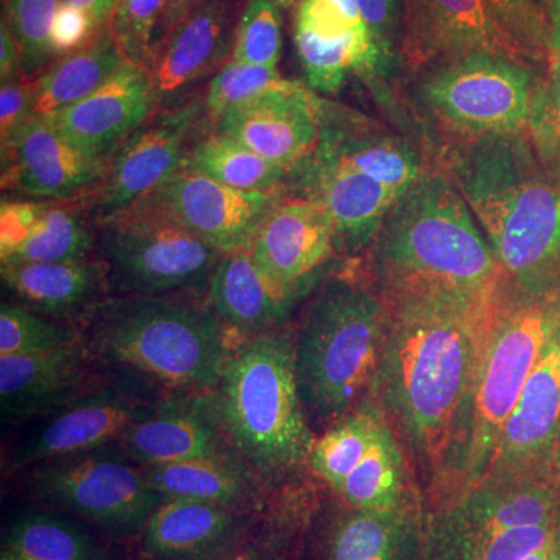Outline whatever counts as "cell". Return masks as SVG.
<instances>
[{
    "instance_id": "cell-1",
    "label": "cell",
    "mask_w": 560,
    "mask_h": 560,
    "mask_svg": "<svg viewBox=\"0 0 560 560\" xmlns=\"http://www.w3.org/2000/svg\"><path fill=\"white\" fill-rule=\"evenodd\" d=\"M489 311L490 305L475 312L389 311L374 400L404 448L427 508L466 488Z\"/></svg>"
},
{
    "instance_id": "cell-2",
    "label": "cell",
    "mask_w": 560,
    "mask_h": 560,
    "mask_svg": "<svg viewBox=\"0 0 560 560\" xmlns=\"http://www.w3.org/2000/svg\"><path fill=\"white\" fill-rule=\"evenodd\" d=\"M363 259L389 311H485L504 280L469 206L431 165L389 210Z\"/></svg>"
},
{
    "instance_id": "cell-3",
    "label": "cell",
    "mask_w": 560,
    "mask_h": 560,
    "mask_svg": "<svg viewBox=\"0 0 560 560\" xmlns=\"http://www.w3.org/2000/svg\"><path fill=\"white\" fill-rule=\"evenodd\" d=\"M419 147L469 206L504 282L560 290V176L540 164L528 135L420 139Z\"/></svg>"
},
{
    "instance_id": "cell-4",
    "label": "cell",
    "mask_w": 560,
    "mask_h": 560,
    "mask_svg": "<svg viewBox=\"0 0 560 560\" xmlns=\"http://www.w3.org/2000/svg\"><path fill=\"white\" fill-rule=\"evenodd\" d=\"M389 323L363 271L334 272L301 305L291 326L294 374L316 436L375 401Z\"/></svg>"
},
{
    "instance_id": "cell-5",
    "label": "cell",
    "mask_w": 560,
    "mask_h": 560,
    "mask_svg": "<svg viewBox=\"0 0 560 560\" xmlns=\"http://www.w3.org/2000/svg\"><path fill=\"white\" fill-rule=\"evenodd\" d=\"M79 327L103 368L131 372L165 393L215 389L238 342L209 302L173 294L105 298Z\"/></svg>"
},
{
    "instance_id": "cell-6",
    "label": "cell",
    "mask_w": 560,
    "mask_h": 560,
    "mask_svg": "<svg viewBox=\"0 0 560 560\" xmlns=\"http://www.w3.org/2000/svg\"><path fill=\"white\" fill-rule=\"evenodd\" d=\"M213 393L235 452L268 489L308 470L316 434L298 389L289 324L238 341Z\"/></svg>"
},
{
    "instance_id": "cell-7",
    "label": "cell",
    "mask_w": 560,
    "mask_h": 560,
    "mask_svg": "<svg viewBox=\"0 0 560 560\" xmlns=\"http://www.w3.org/2000/svg\"><path fill=\"white\" fill-rule=\"evenodd\" d=\"M541 68L506 55L474 51L412 73L411 101L422 139L477 140L528 130Z\"/></svg>"
},
{
    "instance_id": "cell-8",
    "label": "cell",
    "mask_w": 560,
    "mask_h": 560,
    "mask_svg": "<svg viewBox=\"0 0 560 560\" xmlns=\"http://www.w3.org/2000/svg\"><path fill=\"white\" fill-rule=\"evenodd\" d=\"M559 324L560 290H523L503 280L490 304L482 340L464 489L488 474L523 386Z\"/></svg>"
},
{
    "instance_id": "cell-9",
    "label": "cell",
    "mask_w": 560,
    "mask_h": 560,
    "mask_svg": "<svg viewBox=\"0 0 560 560\" xmlns=\"http://www.w3.org/2000/svg\"><path fill=\"white\" fill-rule=\"evenodd\" d=\"M32 499L79 515L113 536L142 534L167 500L116 445L43 460L16 475Z\"/></svg>"
},
{
    "instance_id": "cell-10",
    "label": "cell",
    "mask_w": 560,
    "mask_h": 560,
    "mask_svg": "<svg viewBox=\"0 0 560 560\" xmlns=\"http://www.w3.org/2000/svg\"><path fill=\"white\" fill-rule=\"evenodd\" d=\"M94 256L106 267L108 296H164L208 287L221 259L179 224L130 208L95 226Z\"/></svg>"
},
{
    "instance_id": "cell-11",
    "label": "cell",
    "mask_w": 560,
    "mask_h": 560,
    "mask_svg": "<svg viewBox=\"0 0 560 560\" xmlns=\"http://www.w3.org/2000/svg\"><path fill=\"white\" fill-rule=\"evenodd\" d=\"M165 394L131 372L108 370L75 400L18 427L3 448L2 474L16 477L43 460L116 444Z\"/></svg>"
},
{
    "instance_id": "cell-12",
    "label": "cell",
    "mask_w": 560,
    "mask_h": 560,
    "mask_svg": "<svg viewBox=\"0 0 560 560\" xmlns=\"http://www.w3.org/2000/svg\"><path fill=\"white\" fill-rule=\"evenodd\" d=\"M560 482L551 478H485L427 508L422 560H463L499 534L551 525Z\"/></svg>"
},
{
    "instance_id": "cell-13",
    "label": "cell",
    "mask_w": 560,
    "mask_h": 560,
    "mask_svg": "<svg viewBox=\"0 0 560 560\" xmlns=\"http://www.w3.org/2000/svg\"><path fill=\"white\" fill-rule=\"evenodd\" d=\"M213 125L205 98L171 103L125 140L101 183L81 194L94 226L130 208L186 167Z\"/></svg>"
},
{
    "instance_id": "cell-14",
    "label": "cell",
    "mask_w": 560,
    "mask_h": 560,
    "mask_svg": "<svg viewBox=\"0 0 560 560\" xmlns=\"http://www.w3.org/2000/svg\"><path fill=\"white\" fill-rule=\"evenodd\" d=\"M287 194L235 190L183 168L130 209L171 220L224 256L249 246L261 221Z\"/></svg>"
},
{
    "instance_id": "cell-15",
    "label": "cell",
    "mask_w": 560,
    "mask_h": 560,
    "mask_svg": "<svg viewBox=\"0 0 560 560\" xmlns=\"http://www.w3.org/2000/svg\"><path fill=\"white\" fill-rule=\"evenodd\" d=\"M425 510L412 501L393 510L320 503L305 530L304 560H422Z\"/></svg>"
},
{
    "instance_id": "cell-16",
    "label": "cell",
    "mask_w": 560,
    "mask_h": 560,
    "mask_svg": "<svg viewBox=\"0 0 560 560\" xmlns=\"http://www.w3.org/2000/svg\"><path fill=\"white\" fill-rule=\"evenodd\" d=\"M249 249L272 279L304 298L334 275L341 257L327 209L290 191L261 221Z\"/></svg>"
},
{
    "instance_id": "cell-17",
    "label": "cell",
    "mask_w": 560,
    "mask_h": 560,
    "mask_svg": "<svg viewBox=\"0 0 560 560\" xmlns=\"http://www.w3.org/2000/svg\"><path fill=\"white\" fill-rule=\"evenodd\" d=\"M474 51L506 55L533 65L486 0H404L400 65L408 75Z\"/></svg>"
},
{
    "instance_id": "cell-18",
    "label": "cell",
    "mask_w": 560,
    "mask_h": 560,
    "mask_svg": "<svg viewBox=\"0 0 560 560\" xmlns=\"http://www.w3.org/2000/svg\"><path fill=\"white\" fill-rule=\"evenodd\" d=\"M559 438L560 324L541 349L523 386L485 478L556 480L552 456Z\"/></svg>"
},
{
    "instance_id": "cell-19",
    "label": "cell",
    "mask_w": 560,
    "mask_h": 560,
    "mask_svg": "<svg viewBox=\"0 0 560 560\" xmlns=\"http://www.w3.org/2000/svg\"><path fill=\"white\" fill-rule=\"evenodd\" d=\"M108 165L44 117L33 116L2 142V187L27 197H79L101 183Z\"/></svg>"
},
{
    "instance_id": "cell-20",
    "label": "cell",
    "mask_w": 560,
    "mask_h": 560,
    "mask_svg": "<svg viewBox=\"0 0 560 560\" xmlns=\"http://www.w3.org/2000/svg\"><path fill=\"white\" fill-rule=\"evenodd\" d=\"M318 102L311 88L283 79L272 90L228 110L217 121L215 131L294 171L318 145Z\"/></svg>"
},
{
    "instance_id": "cell-21",
    "label": "cell",
    "mask_w": 560,
    "mask_h": 560,
    "mask_svg": "<svg viewBox=\"0 0 560 560\" xmlns=\"http://www.w3.org/2000/svg\"><path fill=\"white\" fill-rule=\"evenodd\" d=\"M114 445L139 466L241 456L224 429L213 389L165 394Z\"/></svg>"
},
{
    "instance_id": "cell-22",
    "label": "cell",
    "mask_w": 560,
    "mask_h": 560,
    "mask_svg": "<svg viewBox=\"0 0 560 560\" xmlns=\"http://www.w3.org/2000/svg\"><path fill=\"white\" fill-rule=\"evenodd\" d=\"M246 3L248 0H202L156 44L150 65L156 108L171 105L191 84L232 60Z\"/></svg>"
},
{
    "instance_id": "cell-23",
    "label": "cell",
    "mask_w": 560,
    "mask_h": 560,
    "mask_svg": "<svg viewBox=\"0 0 560 560\" xmlns=\"http://www.w3.org/2000/svg\"><path fill=\"white\" fill-rule=\"evenodd\" d=\"M79 341L25 355H0V416L3 427L24 425L65 407L106 374Z\"/></svg>"
},
{
    "instance_id": "cell-24",
    "label": "cell",
    "mask_w": 560,
    "mask_h": 560,
    "mask_svg": "<svg viewBox=\"0 0 560 560\" xmlns=\"http://www.w3.org/2000/svg\"><path fill=\"white\" fill-rule=\"evenodd\" d=\"M319 142L311 156L378 180L404 195L429 171L425 154L357 110L319 97Z\"/></svg>"
},
{
    "instance_id": "cell-25",
    "label": "cell",
    "mask_w": 560,
    "mask_h": 560,
    "mask_svg": "<svg viewBox=\"0 0 560 560\" xmlns=\"http://www.w3.org/2000/svg\"><path fill=\"white\" fill-rule=\"evenodd\" d=\"M289 191L319 201L329 212L341 257L360 259L377 238L401 195L341 165L308 156L291 175Z\"/></svg>"
},
{
    "instance_id": "cell-26",
    "label": "cell",
    "mask_w": 560,
    "mask_h": 560,
    "mask_svg": "<svg viewBox=\"0 0 560 560\" xmlns=\"http://www.w3.org/2000/svg\"><path fill=\"white\" fill-rule=\"evenodd\" d=\"M154 110L156 97L150 70L127 61L101 90L50 120L80 149L109 162Z\"/></svg>"
},
{
    "instance_id": "cell-27",
    "label": "cell",
    "mask_w": 560,
    "mask_h": 560,
    "mask_svg": "<svg viewBox=\"0 0 560 560\" xmlns=\"http://www.w3.org/2000/svg\"><path fill=\"white\" fill-rule=\"evenodd\" d=\"M83 197L68 200H3L0 265L83 260L94 256L95 231Z\"/></svg>"
},
{
    "instance_id": "cell-28",
    "label": "cell",
    "mask_w": 560,
    "mask_h": 560,
    "mask_svg": "<svg viewBox=\"0 0 560 560\" xmlns=\"http://www.w3.org/2000/svg\"><path fill=\"white\" fill-rule=\"evenodd\" d=\"M307 298L280 285L249 246L221 256L208 283V302L235 340L287 326Z\"/></svg>"
},
{
    "instance_id": "cell-29",
    "label": "cell",
    "mask_w": 560,
    "mask_h": 560,
    "mask_svg": "<svg viewBox=\"0 0 560 560\" xmlns=\"http://www.w3.org/2000/svg\"><path fill=\"white\" fill-rule=\"evenodd\" d=\"M248 522V511L167 499L150 515L142 544L156 560H217L241 547Z\"/></svg>"
},
{
    "instance_id": "cell-30",
    "label": "cell",
    "mask_w": 560,
    "mask_h": 560,
    "mask_svg": "<svg viewBox=\"0 0 560 560\" xmlns=\"http://www.w3.org/2000/svg\"><path fill=\"white\" fill-rule=\"evenodd\" d=\"M3 289L21 305L49 318L79 323L108 298V276L101 259L25 261L0 265Z\"/></svg>"
},
{
    "instance_id": "cell-31",
    "label": "cell",
    "mask_w": 560,
    "mask_h": 560,
    "mask_svg": "<svg viewBox=\"0 0 560 560\" xmlns=\"http://www.w3.org/2000/svg\"><path fill=\"white\" fill-rule=\"evenodd\" d=\"M142 467L151 488L164 499L206 501L250 512L270 490L237 455Z\"/></svg>"
},
{
    "instance_id": "cell-32",
    "label": "cell",
    "mask_w": 560,
    "mask_h": 560,
    "mask_svg": "<svg viewBox=\"0 0 560 560\" xmlns=\"http://www.w3.org/2000/svg\"><path fill=\"white\" fill-rule=\"evenodd\" d=\"M108 25L80 50L60 57L36 77L33 116L51 119L101 90L125 65Z\"/></svg>"
},
{
    "instance_id": "cell-33",
    "label": "cell",
    "mask_w": 560,
    "mask_h": 560,
    "mask_svg": "<svg viewBox=\"0 0 560 560\" xmlns=\"http://www.w3.org/2000/svg\"><path fill=\"white\" fill-rule=\"evenodd\" d=\"M331 493L360 510H393L422 500L388 420L383 422L366 456Z\"/></svg>"
},
{
    "instance_id": "cell-34",
    "label": "cell",
    "mask_w": 560,
    "mask_h": 560,
    "mask_svg": "<svg viewBox=\"0 0 560 560\" xmlns=\"http://www.w3.org/2000/svg\"><path fill=\"white\" fill-rule=\"evenodd\" d=\"M294 43L312 91L337 94L352 75L374 86L388 79L366 27L341 36H320L294 27Z\"/></svg>"
},
{
    "instance_id": "cell-35",
    "label": "cell",
    "mask_w": 560,
    "mask_h": 560,
    "mask_svg": "<svg viewBox=\"0 0 560 560\" xmlns=\"http://www.w3.org/2000/svg\"><path fill=\"white\" fill-rule=\"evenodd\" d=\"M184 168L242 191L289 190L293 175L291 168L272 164L237 140L215 130L195 145Z\"/></svg>"
},
{
    "instance_id": "cell-36",
    "label": "cell",
    "mask_w": 560,
    "mask_h": 560,
    "mask_svg": "<svg viewBox=\"0 0 560 560\" xmlns=\"http://www.w3.org/2000/svg\"><path fill=\"white\" fill-rule=\"evenodd\" d=\"M2 551L27 560H106L105 550L86 529L50 512L14 518L3 536Z\"/></svg>"
},
{
    "instance_id": "cell-37",
    "label": "cell",
    "mask_w": 560,
    "mask_h": 560,
    "mask_svg": "<svg viewBox=\"0 0 560 560\" xmlns=\"http://www.w3.org/2000/svg\"><path fill=\"white\" fill-rule=\"evenodd\" d=\"M385 420L375 401H368L346 416L316 436L308 456V471L330 490L337 488L370 452Z\"/></svg>"
},
{
    "instance_id": "cell-38",
    "label": "cell",
    "mask_w": 560,
    "mask_h": 560,
    "mask_svg": "<svg viewBox=\"0 0 560 560\" xmlns=\"http://www.w3.org/2000/svg\"><path fill=\"white\" fill-rule=\"evenodd\" d=\"M528 135L540 164L560 176V38L551 36L547 65L530 98Z\"/></svg>"
},
{
    "instance_id": "cell-39",
    "label": "cell",
    "mask_w": 560,
    "mask_h": 560,
    "mask_svg": "<svg viewBox=\"0 0 560 560\" xmlns=\"http://www.w3.org/2000/svg\"><path fill=\"white\" fill-rule=\"evenodd\" d=\"M73 323L49 318L13 302L0 305V355H25L79 341Z\"/></svg>"
},
{
    "instance_id": "cell-40",
    "label": "cell",
    "mask_w": 560,
    "mask_h": 560,
    "mask_svg": "<svg viewBox=\"0 0 560 560\" xmlns=\"http://www.w3.org/2000/svg\"><path fill=\"white\" fill-rule=\"evenodd\" d=\"M172 0H119L108 28L125 60L150 70L154 43Z\"/></svg>"
},
{
    "instance_id": "cell-41",
    "label": "cell",
    "mask_w": 560,
    "mask_h": 560,
    "mask_svg": "<svg viewBox=\"0 0 560 560\" xmlns=\"http://www.w3.org/2000/svg\"><path fill=\"white\" fill-rule=\"evenodd\" d=\"M61 0H7V18L20 47L22 75L38 77L55 57L51 27Z\"/></svg>"
},
{
    "instance_id": "cell-42",
    "label": "cell",
    "mask_w": 560,
    "mask_h": 560,
    "mask_svg": "<svg viewBox=\"0 0 560 560\" xmlns=\"http://www.w3.org/2000/svg\"><path fill=\"white\" fill-rule=\"evenodd\" d=\"M278 68L228 61L210 80L205 95L206 110L213 127L228 113L282 83Z\"/></svg>"
},
{
    "instance_id": "cell-43",
    "label": "cell",
    "mask_w": 560,
    "mask_h": 560,
    "mask_svg": "<svg viewBox=\"0 0 560 560\" xmlns=\"http://www.w3.org/2000/svg\"><path fill=\"white\" fill-rule=\"evenodd\" d=\"M282 27L275 0H248L238 22L232 60L278 68Z\"/></svg>"
},
{
    "instance_id": "cell-44",
    "label": "cell",
    "mask_w": 560,
    "mask_h": 560,
    "mask_svg": "<svg viewBox=\"0 0 560 560\" xmlns=\"http://www.w3.org/2000/svg\"><path fill=\"white\" fill-rule=\"evenodd\" d=\"M504 32L537 68H545L551 49V25L539 0H486Z\"/></svg>"
},
{
    "instance_id": "cell-45",
    "label": "cell",
    "mask_w": 560,
    "mask_h": 560,
    "mask_svg": "<svg viewBox=\"0 0 560 560\" xmlns=\"http://www.w3.org/2000/svg\"><path fill=\"white\" fill-rule=\"evenodd\" d=\"M361 20L381 55L386 75L400 65L401 18L404 0H357Z\"/></svg>"
},
{
    "instance_id": "cell-46",
    "label": "cell",
    "mask_w": 560,
    "mask_h": 560,
    "mask_svg": "<svg viewBox=\"0 0 560 560\" xmlns=\"http://www.w3.org/2000/svg\"><path fill=\"white\" fill-rule=\"evenodd\" d=\"M294 27L320 36H341L363 28L364 24L357 0H302Z\"/></svg>"
},
{
    "instance_id": "cell-47",
    "label": "cell",
    "mask_w": 560,
    "mask_h": 560,
    "mask_svg": "<svg viewBox=\"0 0 560 560\" xmlns=\"http://www.w3.org/2000/svg\"><path fill=\"white\" fill-rule=\"evenodd\" d=\"M551 525L521 526L499 534L488 545L463 560H523L550 547Z\"/></svg>"
},
{
    "instance_id": "cell-48",
    "label": "cell",
    "mask_w": 560,
    "mask_h": 560,
    "mask_svg": "<svg viewBox=\"0 0 560 560\" xmlns=\"http://www.w3.org/2000/svg\"><path fill=\"white\" fill-rule=\"evenodd\" d=\"M103 27L81 9L61 2L51 27V49L55 57H65L86 46Z\"/></svg>"
},
{
    "instance_id": "cell-49",
    "label": "cell",
    "mask_w": 560,
    "mask_h": 560,
    "mask_svg": "<svg viewBox=\"0 0 560 560\" xmlns=\"http://www.w3.org/2000/svg\"><path fill=\"white\" fill-rule=\"evenodd\" d=\"M36 77L21 75L20 79L7 81L0 88V136L10 138L21 125L33 117L35 106Z\"/></svg>"
},
{
    "instance_id": "cell-50",
    "label": "cell",
    "mask_w": 560,
    "mask_h": 560,
    "mask_svg": "<svg viewBox=\"0 0 560 560\" xmlns=\"http://www.w3.org/2000/svg\"><path fill=\"white\" fill-rule=\"evenodd\" d=\"M21 75L20 47L11 31L9 18L3 13L2 24H0V79L2 83H7V81L20 79Z\"/></svg>"
},
{
    "instance_id": "cell-51",
    "label": "cell",
    "mask_w": 560,
    "mask_h": 560,
    "mask_svg": "<svg viewBox=\"0 0 560 560\" xmlns=\"http://www.w3.org/2000/svg\"><path fill=\"white\" fill-rule=\"evenodd\" d=\"M217 560H283L280 548L270 541L245 544Z\"/></svg>"
},
{
    "instance_id": "cell-52",
    "label": "cell",
    "mask_w": 560,
    "mask_h": 560,
    "mask_svg": "<svg viewBox=\"0 0 560 560\" xmlns=\"http://www.w3.org/2000/svg\"><path fill=\"white\" fill-rule=\"evenodd\" d=\"M201 2L202 0H172L167 13H165L164 20H162L160 31H158L154 47L179 24V21L183 20L187 13H190V11L194 10L195 7L200 5Z\"/></svg>"
},
{
    "instance_id": "cell-53",
    "label": "cell",
    "mask_w": 560,
    "mask_h": 560,
    "mask_svg": "<svg viewBox=\"0 0 560 560\" xmlns=\"http://www.w3.org/2000/svg\"><path fill=\"white\" fill-rule=\"evenodd\" d=\"M61 2L86 11L98 27H105L119 0H61Z\"/></svg>"
},
{
    "instance_id": "cell-54",
    "label": "cell",
    "mask_w": 560,
    "mask_h": 560,
    "mask_svg": "<svg viewBox=\"0 0 560 560\" xmlns=\"http://www.w3.org/2000/svg\"><path fill=\"white\" fill-rule=\"evenodd\" d=\"M551 25V36L560 38V0H539Z\"/></svg>"
},
{
    "instance_id": "cell-55",
    "label": "cell",
    "mask_w": 560,
    "mask_h": 560,
    "mask_svg": "<svg viewBox=\"0 0 560 560\" xmlns=\"http://www.w3.org/2000/svg\"><path fill=\"white\" fill-rule=\"evenodd\" d=\"M550 548L552 555L556 556V559L560 560V490L558 503H556L555 508V514H552Z\"/></svg>"
},
{
    "instance_id": "cell-56",
    "label": "cell",
    "mask_w": 560,
    "mask_h": 560,
    "mask_svg": "<svg viewBox=\"0 0 560 560\" xmlns=\"http://www.w3.org/2000/svg\"><path fill=\"white\" fill-rule=\"evenodd\" d=\"M552 470H555L556 480L560 482V438L556 444L555 456H552Z\"/></svg>"
},
{
    "instance_id": "cell-57",
    "label": "cell",
    "mask_w": 560,
    "mask_h": 560,
    "mask_svg": "<svg viewBox=\"0 0 560 560\" xmlns=\"http://www.w3.org/2000/svg\"><path fill=\"white\" fill-rule=\"evenodd\" d=\"M551 559V550L550 547L541 548V550L533 552L528 558L523 560H550Z\"/></svg>"
},
{
    "instance_id": "cell-58",
    "label": "cell",
    "mask_w": 560,
    "mask_h": 560,
    "mask_svg": "<svg viewBox=\"0 0 560 560\" xmlns=\"http://www.w3.org/2000/svg\"><path fill=\"white\" fill-rule=\"evenodd\" d=\"M278 3L279 9H291V7L300 5L302 0H275Z\"/></svg>"
},
{
    "instance_id": "cell-59",
    "label": "cell",
    "mask_w": 560,
    "mask_h": 560,
    "mask_svg": "<svg viewBox=\"0 0 560 560\" xmlns=\"http://www.w3.org/2000/svg\"><path fill=\"white\" fill-rule=\"evenodd\" d=\"M0 560H27V559H22V558H20V556L11 555V552H9V551H2V555H0Z\"/></svg>"
},
{
    "instance_id": "cell-60",
    "label": "cell",
    "mask_w": 560,
    "mask_h": 560,
    "mask_svg": "<svg viewBox=\"0 0 560 560\" xmlns=\"http://www.w3.org/2000/svg\"><path fill=\"white\" fill-rule=\"evenodd\" d=\"M550 550H551V548H550ZM550 560H558V559H556V556L552 555V552H551V559Z\"/></svg>"
}]
</instances>
